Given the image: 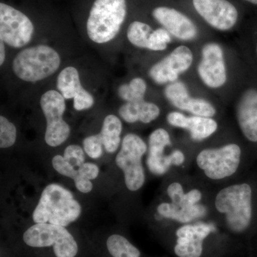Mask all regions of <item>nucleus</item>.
Instances as JSON below:
<instances>
[{
  "instance_id": "f257e3e1",
  "label": "nucleus",
  "mask_w": 257,
  "mask_h": 257,
  "mask_svg": "<svg viewBox=\"0 0 257 257\" xmlns=\"http://www.w3.org/2000/svg\"><path fill=\"white\" fill-rule=\"evenodd\" d=\"M82 207L73 194L58 184H48L43 189L32 214L36 224L50 223L66 227L79 219Z\"/></svg>"
},
{
  "instance_id": "f03ea898",
  "label": "nucleus",
  "mask_w": 257,
  "mask_h": 257,
  "mask_svg": "<svg viewBox=\"0 0 257 257\" xmlns=\"http://www.w3.org/2000/svg\"><path fill=\"white\" fill-rule=\"evenodd\" d=\"M216 210L224 214L226 224L235 233L247 229L252 219V189L246 183L233 184L218 193Z\"/></svg>"
},
{
  "instance_id": "7ed1b4c3",
  "label": "nucleus",
  "mask_w": 257,
  "mask_h": 257,
  "mask_svg": "<svg viewBox=\"0 0 257 257\" xmlns=\"http://www.w3.org/2000/svg\"><path fill=\"white\" fill-rule=\"evenodd\" d=\"M126 14V0H96L87 20L89 39L97 44L111 41L119 33Z\"/></svg>"
},
{
  "instance_id": "20e7f679",
  "label": "nucleus",
  "mask_w": 257,
  "mask_h": 257,
  "mask_svg": "<svg viewBox=\"0 0 257 257\" xmlns=\"http://www.w3.org/2000/svg\"><path fill=\"white\" fill-rule=\"evenodd\" d=\"M60 62L57 51L47 45H40L19 52L13 60V69L19 79L36 82L55 74Z\"/></svg>"
},
{
  "instance_id": "39448f33",
  "label": "nucleus",
  "mask_w": 257,
  "mask_h": 257,
  "mask_svg": "<svg viewBox=\"0 0 257 257\" xmlns=\"http://www.w3.org/2000/svg\"><path fill=\"white\" fill-rule=\"evenodd\" d=\"M26 244L32 247H48L53 245L57 257H74L78 252L75 239L64 226L38 223L30 226L23 235Z\"/></svg>"
},
{
  "instance_id": "423d86ee",
  "label": "nucleus",
  "mask_w": 257,
  "mask_h": 257,
  "mask_svg": "<svg viewBox=\"0 0 257 257\" xmlns=\"http://www.w3.org/2000/svg\"><path fill=\"white\" fill-rule=\"evenodd\" d=\"M147 146L145 141L135 134L125 135L121 150L115 159L116 165L124 172L126 188L136 192L145 182V170L142 160L146 153Z\"/></svg>"
},
{
  "instance_id": "0eeeda50",
  "label": "nucleus",
  "mask_w": 257,
  "mask_h": 257,
  "mask_svg": "<svg viewBox=\"0 0 257 257\" xmlns=\"http://www.w3.org/2000/svg\"><path fill=\"white\" fill-rule=\"evenodd\" d=\"M241 150L236 144L206 149L197 155V164L208 178L220 180L234 175L239 168Z\"/></svg>"
},
{
  "instance_id": "6e6552de",
  "label": "nucleus",
  "mask_w": 257,
  "mask_h": 257,
  "mask_svg": "<svg viewBox=\"0 0 257 257\" xmlns=\"http://www.w3.org/2000/svg\"><path fill=\"white\" fill-rule=\"evenodd\" d=\"M40 105L47 121L45 142L52 147L60 146L70 135V127L63 119L65 99L60 92L49 90L42 96Z\"/></svg>"
},
{
  "instance_id": "1a4fd4ad",
  "label": "nucleus",
  "mask_w": 257,
  "mask_h": 257,
  "mask_svg": "<svg viewBox=\"0 0 257 257\" xmlns=\"http://www.w3.org/2000/svg\"><path fill=\"white\" fill-rule=\"evenodd\" d=\"M189 3L195 14L217 31H230L239 22V10L231 0H189Z\"/></svg>"
},
{
  "instance_id": "9d476101",
  "label": "nucleus",
  "mask_w": 257,
  "mask_h": 257,
  "mask_svg": "<svg viewBox=\"0 0 257 257\" xmlns=\"http://www.w3.org/2000/svg\"><path fill=\"white\" fill-rule=\"evenodd\" d=\"M34 25L22 12L0 3V40L14 48H20L31 41Z\"/></svg>"
},
{
  "instance_id": "9b49d317",
  "label": "nucleus",
  "mask_w": 257,
  "mask_h": 257,
  "mask_svg": "<svg viewBox=\"0 0 257 257\" xmlns=\"http://www.w3.org/2000/svg\"><path fill=\"white\" fill-rule=\"evenodd\" d=\"M152 16L162 28L181 41H192L199 35V28L195 21L176 7L160 5L152 10Z\"/></svg>"
},
{
  "instance_id": "f8f14e48",
  "label": "nucleus",
  "mask_w": 257,
  "mask_h": 257,
  "mask_svg": "<svg viewBox=\"0 0 257 257\" xmlns=\"http://www.w3.org/2000/svg\"><path fill=\"white\" fill-rule=\"evenodd\" d=\"M202 82L210 89H219L227 81L224 51L216 42H209L202 47V57L197 66Z\"/></svg>"
},
{
  "instance_id": "ddd939ff",
  "label": "nucleus",
  "mask_w": 257,
  "mask_h": 257,
  "mask_svg": "<svg viewBox=\"0 0 257 257\" xmlns=\"http://www.w3.org/2000/svg\"><path fill=\"white\" fill-rule=\"evenodd\" d=\"M192 51L180 45L150 68L149 74L157 84H170L178 81L179 76L187 72L193 63Z\"/></svg>"
},
{
  "instance_id": "4468645a",
  "label": "nucleus",
  "mask_w": 257,
  "mask_h": 257,
  "mask_svg": "<svg viewBox=\"0 0 257 257\" xmlns=\"http://www.w3.org/2000/svg\"><path fill=\"white\" fill-rule=\"evenodd\" d=\"M164 92L167 100L180 110L205 117L216 114L215 107L211 103L202 98L192 97L187 86L180 81L167 84Z\"/></svg>"
},
{
  "instance_id": "2eb2a0df",
  "label": "nucleus",
  "mask_w": 257,
  "mask_h": 257,
  "mask_svg": "<svg viewBox=\"0 0 257 257\" xmlns=\"http://www.w3.org/2000/svg\"><path fill=\"white\" fill-rule=\"evenodd\" d=\"M214 228L211 225L198 223L185 224L176 231L177 243L175 253L179 257H200L203 251L204 240Z\"/></svg>"
},
{
  "instance_id": "dca6fc26",
  "label": "nucleus",
  "mask_w": 257,
  "mask_h": 257,
  "mask_svg": "<svg viewBox=\"0 0 257 257\" xmlns=\"http://www.w3.org/2000/svg\"><path fill=\"white\" fill-rule=\"evenodd\" d=\"M57 87L64 99L73 98L74 108L77 111L86 110L94 104V98L83 88L75 67H67L60 72L57 77Z\"/></svg>"
},
{
  "instance_id": "f3484780",
  "label": "nucleus",
  "mask_w": 257,
  "mask_h": 257,
  "mask_svg": "<svg viewBox=\"0 0 257 257\" xmlns=\"http://www.w3.org/2000/svg\"><path fill=\"white\" fill-rule=\"evenodd\" d=\"M236 114L243 136L251 143H257V89L249 88L242 93Z\"/></svg>"
},
{
  "instance_id": "a211bd4d",
  "label": "nucleus",
  "mask_w": 257,
  "mask_h": 257,
  "mask_svg": "<svg viewBox=\"0 0 257 257\" xmlns=\"http://www.w3.org/2000/svg\"><path fill=\"white\" fill-rule=\"evenodd\" d=\"M167 122L172 126L187 130L191 138L194 141L206 140L215 133L218 128L217 122L211 117L186 116L179 111H172L167 116Z\"/></svg>"
},
{
  "instance_id": "6ab92c4d",
  "label": "nucleus",
  "mask_w": 257,
  "mask_h": 257,
  "mask_svg": "<svg viewBox=\"0 0 257 257\" xmlns=\"http://www.w3.org/2000/svg\"><path fill=\"white\" fill-rule=\"evenodd\" d=\"M171 143L170 134L165 128H157L150 135L147 165L154 175H165L170 168L168 155H165V150Z\"/></svg>"
},
{
  "instance_id": "aec40b11",
  "label": "nucleus",
  "mask_w": 257,
  "mask_h": 257,
  "mask_svg": "<svg viewBox=\"0 0 257 257\" xmlns=\"http://www.w3.org/2000/svg\"><path fill=\"white\" fill-rule=\"evenodd\" d=\"M119 114L126 122L132 124L141 121L144 124H149L159 117L160 109L157 104L144 99L124 103L120 106Z\"/></svg>"
},
{
  "instance_id": "412c9836",
  "label": "nucleus",
  "mask_w": 257,
  "mask_h": 257,
  "mask_svg": "<svg viewBox=\"0 0 257 257\" xmlns=\"http://www.w3.org/2000/svg\"><path fill=\"white\" fill-rule=\"evenodd\" d=\"M157 211L166 219H173L184 224L204 216L206 209L202 205L198 204L190 207L180 208L172 202H164L157 207Z\"/></svg>"
},
{
  "instance_id": "4be33fe9",
  "label": "nucleus",
  "mask_w": 257,
  "mask_h": 257,
  "mask_svg": "<svg viewBox=\"0 0 257 257\" xmlns=\"http://www.w3.org/2000/svg\"><path fill=\"white\" fill-rule=\"evenodd\" d=\"M121 132L122 124L117 116L109 114L104 118L99 135L106 152L114 153L119 149Z\"/></svg>"
},
{
  "instance_id": "5701e85b",
  "label": "nucleus",
  "mask_w": 257,
  "mask_h": 257,
  "mask_svg": "<svg viewBox=\"0 0 257 257\" xmlns=\"http://www.w3.org/2000/svg\"><path fill=\"white\" fill-rule=\"evenodd\" d=\"M106 247L113 257H140V250L124 236L113 234L106 241Z\"/></svg>"
},
{
  "instance_id": "b1692460",
  "label": "nucleus",
  "mask_w": 257,
  "mask_h": 257,
  "mask_svg": "<svg viewBox=\"0 0 257 257\" xmlns=\"http://www.w3.org/2000/svg\"><path fill=\"white\" fill-rule=\"evenodd\" d=\"M153 30L148 24L136 20L128 26L126 36L134 46L149 50L150 37Z\"/></svg>"
},
{
  "instance_id": "393cba45",
  "label": "nucleus",
  "mask_w": 257,
  "mask_h": 257,
  "mask_svg": "<svg viewBox=\"0 0 257 257\" xmlns=\"http://www.w3.org/2000/svg\"><path fill=\"white\" fill-rule=\"evenodd\" d=\"M147 84L145 79L136 77L128 84H124L118 89V95L126 102L141 101L145 99Z\"/></svg>"
},
{
  "instance_id": "a878e982",
  "label": "nucleus",
  "mask_w": 257,
  "mask_h": 257,
  "mask_svg": "<svg viewBox=\"0 0 257 257\" xmlns=\"http://www.w3.org/2000/svg\"><path fill=\"white\" fill-rule=\"evenodd\" d=\"M17 130L15 124L5 116H0V148L6 149L15 145Z\"/></svg>"
},
{
  "instance_id": "bb28decb",
  "label": "nucleus",
  "mask_w": 257,
  "mask_h": 257,
  "mask_svg": "<svg viewBox=\"0 0 257 257\" xmlns=\"http://www.w3.org/2000/svg\"><path fill=\"white\" fill-rule=\"evenodd\" d=\"M172 35L165 28H161L153 30L150 37L149 50L164 51L167 48L168 44L172 42Z\"/></svg>"
},
{
  "instance_id": "cd10ccee",
  "label": "nucleus",
  "mask_w": 257,
  "mask_h": 257,
  "mask_svg": "<svg viewBox=\"0 0 257 257\" xmlns=\"http://www.w3.org/2000/svg\"><path fill=\"white\" fill-rule=\"evenodd\" d=\"M84 152L90 158L96 160L102 156L103 144L99 134L91 135L83 141Z\"/></svg>"
},
{
  "instance_id": "c85d7f7f",
  "label": "nucleus",
  "mask_w": 257,
  "mask_h": 257,
  "mask_svg": "<svg viewBox=\"0 0 257 257\" xmlns=\"http://www.w3.org/2000/svg\"><path fill=\"white\" fill-rule=\"evenodd\" d=\"M52 166L59 174L64 177L75 179L79 175L78 170H75V167L67 162L63 156L56 155L52 159Z\"/></svg>"
},
{
  "instance_id": "c756f323",
  "label": "nucleus",
  "mask_w": 257,
  "mask_h": 257,
  "mask_svg": "<svg viewBox=\"0 0 257 257\" xmlns=\"http://www.w3.org/2000/svg\"><path fill=\"white\" fill-rule=\"evenodd\" d=\"M64 158L74 167H81L85 163V157L83 149L79 145H71L66 147L64 152Z\"/></svg>"
},
{
  "instance_id": "7c9ffc66",
  "label": "nucleus",
  "mask_w": 257,
  "mask_h": 257,
  "mask_svg": "<svg viewBox=\"0 0 257 257\" xmlns=\"http://www.w3.org/2000/svg\"><path fill=\"white\" fill-rule=\"evenodd\" d=\"M167 192L172 204L177 207H179L182 204L184 195H185L182 184L179 182H173L169 186Z\"/></svg>"
},
{
  "instance_id": "2f4dec72",
  "label": "nucleus",
  "mask_w": 257,
  "mask_h": 257,
  "mask_svg": "<svg viewBox=\"0 0 257 257\" xmlns=\"http://www.w3.org/2000/svg\"><path fill=\"white\" fill-rule=\"evenodd\" d=\"M79 175L89 180L95 179L99 174L98 166L92 162H86L78 168Z\"/></svg>"
},
{
  "instance_id": "473e14b6",
  "label": "nucleus",
  "mask_w": 257,
  "mask_h": 257,
  "mask_svg": "<svg viewBox=\"0 0 257 257\" xmlns=\"http://www.w3.org/2000/svg\"><path fill=\"white\" fill-rule=\"evenodd\" d=\"M202 192H201L199 189H192V190L189 191V192L186 193L182 204L178 207L185 208L192 207V206L197 204L199 201L202 199Z\"/></svg>"
},
{
  "instance_id": "72a5a7b5",
  "label": "nucleus",
  "mask_w": 257,
  "mask_h": 257,
  "mask_svg": "<svg viewBox=\"0 0 257 257\" xmlns=\"http://www.w3.org/2000/svg\"><path fill=\"white\" fill-rule=\"evenodd\" d=\"M74 182L75 184L76 188L80 192L87 194V193H89L92 190L93 184L91 180L82 177L80 175L74 179Z\"/></svg>"
},
{
  "instance_id": "f704fd0d",
  "label": "nucleus",
  "mask_w": 257,
  "mask_h": 257,
  "mask_svg": "<svg viewBox=\"0 0 257 257\" xmlns=\"http://www.w3.org/2000/svg\"><path fill=\"white\" fill-rule=\"evenodd\" d=\"M168 160L171 166H180L185 161V156H184L183 152L177 150L168 155Z\"/></svg>"
},
{
  "instance_id": "c9c22d12",
  "label": "nucleus",
  "mask_w": 257,
  "mask_h": 257,
  "mask_svg": "<svg viewBox=\"0 0 257 257\" xmlns=\"http://www.w3.org/2000/svg\"><path fill=\"white\" fill-rule=\"evenodd\" d=\"M5 42L0 40V65H3L5 60Z\"/></svg>"
},
{
  "instance_id": "e433bc0d",
  "label": "nucleus",
  "mask_w": 257,
  "mask_h": 257,
  "mask_svg": "<svg viewBox=\"0 0 257 257\" xmlns=\"http://www.w3.org/2000/svg\"><path fill=\"white\" fill-rule=\"evenodd\" d=\"M245 3H248L253 5H257V0H242Z\"/></svg>"
},
{
  "instance_id": "4c0bfd02",
  "label": "nucleus",
  "mask_w": 257,
  "mask_h": 257,
  "mask_svg": "<svg viewBox=\"0 0 257 257\" xmlns=\"http://www.w3.org/2000/svg\"><path fill=\"white\" fill-rule=\"evenodd\" d=\"M256 53H257V45H256Z\"/></svg>"
}]
</instances>
